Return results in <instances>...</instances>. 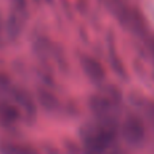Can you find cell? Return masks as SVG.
I'll return each mask as SVG.
<instances>
[{
	"label": "cell",
	"instance_id": "6da1fadb",
	"mask_svg": "<svg viewBox=\"0 0 154 154\" xmlns=\"http://www.w3.org/2000/svg\"><path fill=\"white\" fill-rule=\"evenodd\" d=\"M114 141V131L97 128L84 138V150L87 154H103Z\"/></svg>",
	"mask_w": 154,
	"mask_h": 154
},
{
	"label": "cell",
	"instance_id": "7a4b0ae2",
	"mask_svg": "<svg viewBox=\"0 0 154 154\" xmlns=\"http://www.w3.org/2000/svg\"><path fill=\"white\" fill-rule=\"evenodd\" d=\"M123 137L130 145H141L143 141V127L138 120H127L123 127Z\"/></svg>",
	"mask_w": 154,
	"mask_h": 154
},
{
	"label": "cell",
	"instance_id": "3957f363",
	"mask_svg": "<svg viewBox=\"0 0 154 154\" xmlns=\"http://www.w3.org/2000/svg\"><path fill=\"white\" fill-rule=\"evenodd\" d=\"M0 154H39L37 149L30 145L19 143V142H2Z\"/></svg>",
	"mask_w": 154,
	"mask_h": 154
}]
</instances>
